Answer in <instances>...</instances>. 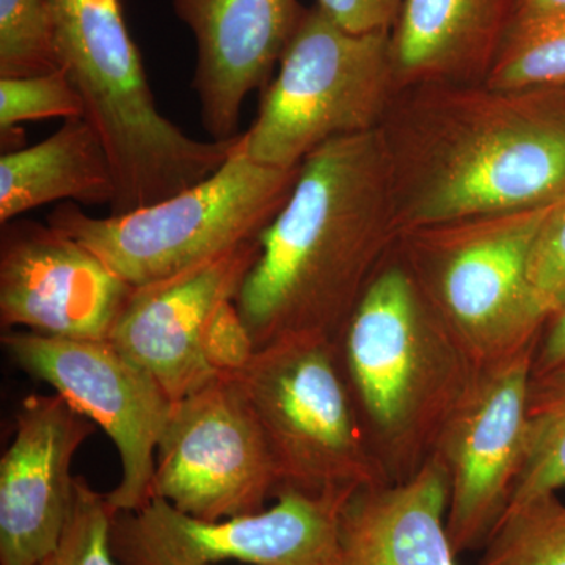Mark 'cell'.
I'll return each instance as SVG.
<instances>
[{"label": "cell", "instance_id": "12", "mask_svg": "<svg viewBox=\"0 0 565 565\" xmlns=\"http://www.w3.org/2000/svg\"><path fill=\"white\" fill-rule=\"evenodd\" d=\"M134 289L85 245L50 223L11 221L0 234L3 329L109 340Z\"/></svg>", "mask_w": 565, "mask_h": 565}, {"label": "cell", "instance_id": "13", "mask_svg": "<svg viewBox=\"0 0 565 565\" xmlns=\"http://www.w3.org/2000/svg\"><path fill=\"white\" fill-rule=\"evenodd\" d=\"M262 237L170 280L134 289L109 341L150 373L173 403L217 379L204 356L212 319L236 300Z\"/></svg>", "mask_w": 565, "mask_h": 565}, {"label": "cell", "instance_id": "26", "mask_svg": "<svg viewBox=\"0 0 565 565\" xmlns=\"http://www.w3.org/2000/svg\"><path fill=\"white\" fill-rule=\"evenodd\" d=\"M203 349L207 364L217 375L237 373L250 362L256 348L236 303L223 305L212 319Z\"/></svg>", "mask_w": 565, "mask_h": 565}, {"label": "cell", "instance_id": "27", "mask_svg": "<svg viewBox=\"0 0 565 565\" xmlns=\"http://www.w3.org/2000/svg\"><path fill=\"white\" fill-rule=\"evenodd\" d=\"M405 0H315L323 13L352 33H390Z\"/></svg>", "mask_w": 565, "mask_h": 565}, {"label": "cell", "instance_id": "19", "mask_svg": "<svg viewBox=\"0 0 565 565\" xmlns=\"http://www.w3.org/2000/svg\"><path fill=\"white\" fill-rule=\"evenodd\" d=\"M565 489V363L533 373L527 445L511 504Z\"/></svg>", "mask_w": 565, "mask_h": 565}, {"label": "cell", "instance_id": "29", "mask_svg": "<svg viewBox=\"0 0 565 565\" xmlns=\"http://www.w3.org/2000/svg\"><path fill=\"white\" fill-rule=\"evenodd\" d=\"M559 18H565V0H514V14L509 28H522Z\"/></svg>", "mask_w": 565, "mask_h": 565}, {"label": "cell", "instance_id": "17", "mask_svg": "<svg viewBox=\"0 0 565 565\" xmlns=\"http://www.w3.org/2000/svg\"><path fill=\"white\" fill-rule=\"evenodd\" d=\"M514 14V0H405L390 32L401 90L484 84Z\"/></svg>", "mask_w": 565, "mask_h": 565}, {"label": "cell", "instance_id": "11", "mask_svg": "<svg viewBox=\"0 0 565 565\" xmlns=\"http://www.w3.org/2000/svg\"><path fill=\"white\" fill-rule=\"evenodd\" d=\"M537 345L479 367L430 456L448 479L446 531L456 556L482 548L511 504L525 462Z\"/></svg>", "mask_w": 565, "mask_h": 565}, {"label": "cell", "instance_id": "9", "mask_svg": "<svg viewBox=\"0 0 565 565\" xmlns=\"http://www.w3.org/2000/svg\"><path fill=\"white\" fill-rule=\"evenodd\" d=\"M2 345L21 371L50 385L109 435L121 463L120 482L106 494L110 511L143 508L151 500L156 449L174 405L162 386L109 340L7 330Z\"/></svg>", "mask_w": 565, "mask_h": 565}, {"label": "cell", "instance_id": "2", "mask_svg": "<svg viewBox=\"0 0 565 565\" xmlns=\"http://www.w3.org/2000/svg\"><path fill=\"white\" fill-rule=\"evenodd\" d=\"M399 234L379 129L311 152L234 300L256 351L291 337L337 341Z\"/></svg>", "mask_w": 565, "mask_h": 565}, {"label": "cell", "instance_id": "3", "mask_svg": "<svg viewBox=\"0 0 565 565\" xmlns=\"http://www.w3.org/2000/svg\"><path fill=\"white\" fill-rule=\"evenodd\" d=\"M367 448L385 482L422 470L479 367L435 318L396 248L337 340Z\"/></svg>", "mask_w": 565, "mask_h": 565}, {"label": "cell", "instance_id": "4", "mask_svg": "<svg viewBox=\"0 0 565 565\" xmlns=\"http://www.w3.org/2000/svg\"><path fill=\"white\" fill-rule=\"evenodd\" d=\"M553 204L399 234L397 256L424 302L478 367L541 341L548 315L531 285L530 258Z\"/></svg>", "mask_w": 565, "mask_h": 565}, {"label": "cell", "instance_id": "14", "mask_svg": "<svg viewBox=\"0 0 565 565\" xmlns=\"http://www.w3.org/2000/svg\"><path fill=\"white\" fill-rule=\"evenodd\" d=\"M95 430L58 394L21 401L0 459V565H35L57 545L76 497L73 459Z\"/></svg>", "mask_w": 565, "mask_h": 565}, {"label": "cell", "instance_id": "6", "mask_svg": "<svg viewBox=\"0 0 565 565\" xmlns=\"http://www.w3.org/2000/svg\"><path fill=\"white\" fill-rule=\"evenodd\" d=\"M399 90L390 33H352L308 7L243 134L245 152L297 169L329 141L377 131Z\"/></svg>", "mask_w": 565, "mask_h": 565}, {"label": "cell", "instance_id": "10", "mask_svg": "<svg viewBox=\"0 0 565 565\" xmlns=\"http://www.w3.org/2000/svg\"><path fill=\"white\" fill-rule=\"evenodd\" d=\"M278 492L262 427L228 375L174 403L156 449L151 498L215 522L258 514Z\"/></svg>", "mask_w": 565, "mask_h": 565}, {"label": "cell", "instance_id": "18", "mask_svg": "<svg viewBox=\"0 0 565 565\" xmlns=\"http://www.w3.org/2000/svg\"><path fill=\"white\" fill-rule=\"evenodd\" d=\"M117 178L98 131L70 118L47 139L0 158V223L51 203L111 206Z\"/></svg>", "mask_w": 565, "mask_h": 565}, {"label": "cell", "instance_id": "8", "mask_svg": "<svg viewBox=\"0 0 565 565\" xmlns=\"http://www.w3.org/2000/svg\"><path fill=\"white\" fill-rule=\"evenodd\" d=\"M351 494L281 490L258 514L215 522L152 497L111 516V552L118 565H333Z\"/></svg>", "mask_w": 565, "mask_h": 565}, {"label": "cell", "instance_id": "5", "mask_svg": "<svg viewBox=\"0 0 565 565\" xmlns=\"http://www.w3.org/2000/svg\"><path fill=\"white\" fill-rule=\"evenodd\" d=\"M299 172L300 167L273 169L252 161L241 134L217 172L170 199L107 217L66 202L51 212L47 223L140 289L262 237L288 202Z\"/></svg>", "mask_w": 565, "mask_h": 565}, {"label": "cell", "instance_id": "24", "mask_svg": "<svg viewBox=\"0 0 565 565\" xmlns=\"http://www.w3.org/2000/svg\"><path fill=\"white\" fill-rule=\"evenodd\" d=\"M111 516L106 494L93 490L82 476L57 545L35 565H118L111 552Z\"/></svg>", "mask_w": 565, "mask_h": 565}, {"label": "cell", "instance_id": "21", "mask_svg": "<svg viewBox=\"0 0 565 565\" xmlns=\"http://www.w3.org/2000/svg\"><path fill=\"white\" fill-rule=\"evenodd\" d=\"M484 84L501 90L565 87V18L509 28Z\"/></svg>", "mask_w": 565, "mask_h": 565}, {"label": "cell", "instance_id": "28", "mask_svg": "<svg viewBox=\"0 0 565 565\" xmlns=\"http://www.w3.org/2000/svg\"><path fill=\"white\" fill-rule=\"evenodd\" d=\"M565 363V303L556 313L550 316L537 351L534 355L533 373H544L546 370Z\"/></svg>", "mask_w": 565, "mask_h": 565}, {"label": "cell", "instance_id": "1", "mask_svg": "<svg viewBox=\"0 0 565 565\" xmlns=\"http://www.w3.org/2000/svg\"><path fill=\"white\" fill-rule=\"evenodd\" d=\"M379 134L401 232L565 196V87L414 85Z\"/></svg>", "mask_w": 565, "mask_h": 565}, {"label": "cell", "instance_id": "15", "mask_svg": "<svg viewBox=\"0 0 565 565\" xmlns=\"http://www.w3.org/2000/svg\"><path fill=\"white\" fill-rule=\"evenodd\" d=\"M195 40L192 90L212 140L239 136L241 111L274 79L303 11L299 0H172Z\"/></svg>", "mask_w": 565, "mask_h": 565}, {"label": "cell", "instance_id": "22", "mask_svg": "<svg viewBox=\"0 0 565 565\" xmlns=\"http://www.w3.org/2000/svg\"><path fill=\"white\" fill-rule=\"evenodd\" d=\"M61 70L46 0H0V77Z\"/></svg>", "mask_w": 565, "mask_h": 565}, {"label": "cell", "instance_id": "23", "mask_svg": "<svg viewBox=\"0 0 565 565\" xmlns=\"http://www.w3.org/2000/svg\"><path fill=\"white\" fill-rule=\"evenodd\" d=\"M85 117L84 99L63 70L40 76L0 77V132L22 122Z\"/></svg>", "mask_w": 565, "mask_h": 565}, {"label": "cell", "instance_id": "20", "mask_svg": "<svg viewBox=\"0 0 565 565\" xmlns=\"http://www.w3.org/2000/svg\"><path fill=\"white\" fill-rule=\"evenodd\" d=\"M478 565H565V504L557 493L509 505Z\"/></svg>", "mask_w": 565, "mask_h": 565}, {"label": "cell", "instance_id": "7", "mask_svg": "<svg viewBox=\"0 0 565 565\" xmlns=\"http://www.w3.org/2000/svg\"><path fill=\"white\" fill-rule=\"evenodd\" d=\"M228 377L262 427L280 492L353 493L385 482L360 426L337 341H275Z\"/></svg>", "mask_w": 565, "mask_h": 565}, {"label": "cell", "instance_id": "16", "mask_svg": "<svg viewBox=\"0 0 565 565\" xmlns=\"http://www.w3.org/2000/svg\"><path fill=\"white\" fill-rule=\"evenodd\" d=\"M448 498L434 457L405 481L362 487L341 511L333 565H457L446 531Z\"/></svg>", "mask_w": 565, "mask_h": 565}, {"label": "cell", "instance_id": "25", "mask_svg": "<svg viewBox=\"0 0 565 565\" xmlns=\"http://www.w3.org/2000/svg\"><path fill=\"white\" fill-rule=\"evenodd\" d=\"M530 280L550 319L565 303V196L553 204L535 236Z\"/></svg>", "mask_w": 565, "mask_h": 565}]
</instances>
